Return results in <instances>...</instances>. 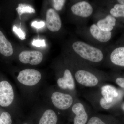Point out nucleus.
Here are the masks:
<instances>
[{
	"mask_svg": "<svg viewBox=\"0 0 124 124\" xmlns=\"http://www.w3.org/2000/svg\"><path fill=\"white\" fill-rule=\"evenodd\" d=\"M97 88L89 92L85 96L97 110H110L117 104L123 97L122 91L110 85H102Z\"/></svg>",
	"mask_w": 124,
	"mask_h": 124,
	"instance_id": "obj_1",
	"label": "nucleus"
},
{
	"mask_svg": "<svg viewBox=\"0 0 124 124\" xmlns=\"http://www.w3.org/2000/svg\"><path fill=\"white\" fill-rule=\"evenodd\" d=\"M73 74L75 82L84 87L97 88L106 81V76L83 65L77 64Z\"/></svg>",
	"mask_w": 124,
	"mask_h": 124,
	"instance_id": "obj_2",
	"label": "nucleus"
},
{
	"mask_svg": "<svg viewBox=\"0 0 124 124\" xmlns=\"http://www.w3.org/2000/svg\"><path fill=\"white\" fill-rule=\"evenodd\" d=\"M74 52L82 60L89 64H99L103 61L104 54L100 49L80 41L72 44Z\"/></svg>",
	"mask_w": 124,
	"mask_h": 124,
	"instance_id": "obj_3",
	"label": "nucleus"
},
{
	"mask_svg": "<svg viewBox=\"0 0 124 124\" xmlns=\"http://www.w3.org/2000/svg\"><path fill=\"white\" fill-rule=\"evenodd\" d=\"M70 94L56 91L51 96V100L54 106L56 108L64 111L70 108L76 100Z\"/></svg>",
	"mask_w": 124,
	"mask_h": 124,
	"instance_id": "obj_4",
	"label": "nucleus"
},
{
	"mask_svg": "<svg viewBox=\"0 0 124 124\" xmlns=\"http://www.w3.org/2000/svg\"><path fill=\"white\" fill-rule=\"evenodd\" d=\"M71 112L74 115L73 124H86L89 119L88 109L83 102L78 99L71 107Z\"/></svg>",
	"mask_w": 124,
	"mask_h": 124,
	"instance_id": "obj_5",
	"label": "nucleus"
},
{
	"mask_svg": "<svg viewBox=\"0 0 124 124\" xmlns=\"http://www.w3.org/2000/svg\"><path fill=\"white\" fill-rule=\"evenodd\" d=\"M41 75L40 72L32 69H27L20 71L17 77L19 82L27 86L36 85L41 79Z\"/></svg>",
	"mask_w": 124,
	"mask_h": 124,
	"instance_id": "obj_6",
	"label": "nucleus"
},
{
	"mask_svg": "<svg viewBox=\"0 0 124 124\" xmlns=\"http://www.w3.org/2000/svg\"><path fill=\"white\" fill-rule=\"evenodd\" d=\"M57 83L60 89L73 92L74 94L75 93V81L73 73L69 69L64 70L62 77L57 80Z\"/></svg>",
	"mask_w": 124,
	"mask_h": 124,
	"instance_id": "obj_7",
	"label": "nucleus"
},
{
	"mask_svg": "<svg viewBox=\"0 0 124 124\" xmlns=\"http://www.w3.org/2000/svg\"><path fill=\"white\" fill-rule=\"evenodd\" d=\"M14 97L13 87L6 81L0 82V106H9L13 102Z\"/></svg>",
	"mask_w": 124,
	"mask_h": 124,
	"instance_id": "obj_8",
	"label": "nucleus"
},
{
	"mask_svg": "<svg viewBox=\"0 0 124 124\" xmlns=\"http://www.w3.org/2000/svg\"><path fill=\"white\" fill-rule=\"evenodd\" d=\"M20 62L24 64L37 65L42 62L43 55L38 51H24L19 55Z\"/></svg>",
	"mask_w": 124,
	"mask_h": 124,
	"instance_id": "obj_9",
	"label": "nucleus"
},
{
	"mask_svg": "<svg viewBox=\"0 0 124 124\" xmlns=\"http://www.w3.org/2000/svg\"><path fill=\"white\" fill-rule=\"evenodd\" d=\"M71 10L73 14L80 17H89L92 14L93 8L89 2L80 1L73 4L71 7Z\"/></svg>",
	"mask_w": 124,
	"mask_h": 124,
	"instance_id": "obj_10",
	"label": "nucleus"
},
{
	"mask_svg": "<svg viewBox=\"0 0 124 124\" xmlns=\"http://www.w3.org/2000/svg\"><path fill=\"white\" fill-rule=\"evenodd\" d=\"M46 23L47 28L51 31H58L61 28L62 22L60 16L54 9L50 8L47 10Z\"/></svg>",
	"mask_w": 124,
	"mask_h": 124,
	"instance_id": "obj_11",
	"label": "nucleus"
},
{
	"mask_svg": "<svg viewBox=\"0 0 124 124\" xmlns=\"http://www.w3.org/2000/svg\"><path fill=\"white\" fill-rule=\"evenodd\" d=\"M89 31L91 36L100 42L106 43L109 41L111 38V32L102 31L95 24H93L90 26Z\"/></svg>",
	"mask_w": 124,
	"mask_h": 124,
	"instance_id": "obj_12",
	"label": "nucleus"
},
{
	"mask_svg": "<svg viewBox=\"0 0 124 124\" xmlns=\"http://www.w3.org/2000/svg\"><path fill=\"white\" fill-rule=\"evenodd\" d=\"M110 60L113 64L124 67V46L115 49L111 53Z\"/></svg>",
	"mask_w": 124,
	"mask_h": 124,
	"instance_id": "obj_13",
	"label": "nucleus"
},
{
	"mask_svg": "<svg viewBox=\"0 0 124 124\" xmlns=\"http://www.w3.org/2000/svg\"><path fill=\"white\" fill-rule=\"evenodd\" d=\"M13 52V48L11 43L0 31V53L6 57H9L12 55Z\"/></svg>",
	"mask_w": 124,
	"mask_h": 124,
	"instance_id": "obj_14",
	"label": "nucleus"
},
{
	"mask_svg": "<svg viewBox=\"0 0 124 124\" xmlns=\"http://www.w3.org/2000/svg\"><path fill=\"white\" fill-rule=\"evenodd\" d=\"M58 120L56 112L52 109H48L43 113L39 124H56Z\"/></svg>",
	"mask_w": 124,
	"mask_h": 124,
	"instance_id": "obj_15",
	"label": "nucleus"
},
{
	"mask_svg": "<svg viewBox=\"0 0 124 124\" xmlns=\"http://www.w3.org/2000/svg\"><path fill=\"white\" fill-rule=\"evenodd\" d=\"M111 15L115 18H124V6L120 4H116L110 10Z\"/></svg>",
	"mask_w": 124,
	"mask_h": 124,
	"instance_id": "obj_16",
	"label": "nucleus"
},
{
	"mask_svg": "<svg viewBox=\"0 0 124 124\" xmlns=\"http://www.w3.org/2000/svg\"><path fill=\"white\" fill-rule=\"evenodd\" d=\"M19 16L23 14L32 13H35V9L29 5L20 4L16 9Z\"/></svg>",
	"mask_w": 124,
	"mask_h": 124,
	"instance_id": "obj_17",
	"label": "nucleus"
},
{
	"mask_svg": "<svg viewBox=\"0 0 124 124\" xmlns=\"http://www.w3.org/2000/svg\"><path fill=\"white\" fill-rule=\"evenodd\" d=\"M97 25L102 31L106 32H111L113 27L108 22L105 18L99 20L97 22Z\"/></svg>",
	"mask_w": 124,
	"mask_h": 124,
	"instance_id": "obj_18",
	"label": "nucleus"
},
{
	"mask_svg": "<svg viewBox=\"0 0 124 124\" xmlns=\"http://www.w3.org/2000/svg\"><path fill=\"white\" fill-rule=\"evenodd\" d=\"M86 124H107L99 116L93 115L89 118Z\"/></svg>",
	"mask_w": 124,
	"mask_h": 124,
	"instance_id": "obj_19",
	"label": "nucleus"
},
{
	"mask_svg": "<svg viewBox=\"0 0 124 124\" xmlns=\"http://www.w3.org/2000/svg\"><path fill=\"white\" fill-rule=\"evenodd\" d=\"M0 120L4 124H11L12 120L10 114L7 112H4L1 113Z\"/></svg>",
	"mask_w": 124,
	"mask_h": 124,
	"instance_id": "obj_20",
	"label": "nucleus"
},
{
	"mask_svg": "<svg viewBox=\"0 0 124 124\" xmlns=\"http://www.w3.org/2000/svg\"><path fill=\"white\" fill-rule=\"evenodd\" d=\"M66 1L64 0H54L53 6L56 10L60 11L63 8Z\"/></svg>",
	"mask_w": 124,
	"mask_h": 124,
	"instance_id": "obj_21",
	"label": "nucleus"
},
{
	"mask_svg": "<svg viewBox=\"0 0 124 124\" xmlns=\"http://www.w3.org/2000/svg\"><path fill=\"white\" fill-rule=\"evenodd\" d=\"M13 30L14 32L19 37L20 39L24 40L26 39V33L23 32L20 28H18L16 26H14L13 27Z\"/></svg>",
	"mask_w": 124,
	"mask_h": 124,
	"instance_id": "obj_22",
	"label": "nucleus"
},
{
	"mask_svg": "<svg viewBox=\"0 0 124 124\" xmlns=\"http://www.w3.org/2000/svg\"><path fill=\"white\" fill-rule=\"evenodd\" d=\"M32 45L37 47H44L46 46L45 40L33 39Z\"/></svg>",
	"mask_w": 124,
	"mask_h": 124,
	"instance_id": "obj_23",
	"label": "nucleus"
},
{
	"mask_svg": "<svg viewBox=\"0 0 124 124\" xmlns=\"http://www.w3.org/2000/svg\"><path fill=\"white\" fill-rule=\"evenodd\" d=\"M105 18L108 21L109 23L111 24V26L113 27L115 26L116 19L115 17H113L110 14H109L107 15Z\"/></svg>",
	"mask_w": 124,
	"mask_h": 124,
	"instance_id": "obj_24",
	"label": "nucleus"
},
{
	"mask_svg": "<svg viewBox=\"0 0 124 124\" xmlns=\"http://www.w3.org/2000/svg\"><path fill=\"white\" fill-rule=\"evenodd\" d=\"M32 26L34 27L37 29L42 28L44 26L45 23L43 21L38 22L37 21H34L32 22L31 24Z\"/></svg>",
	"mask_w": 124,
	"mask_h": 124,
	"instance_id": "obj_25",
	"label": "nucleus"
},
{
	"mask_svg": "<svg viewBox=\"0 0 124 124\" xmlns=\"http://www.w3.org/2000/svg\"><path fill=\"white\" fill-rule=\"evenodd\" d=\"M116 83L124 89V78L118 77L116 79Z\"/></svg>",
	"mask_w": 124,
	"mask_h": 124,
	"instance_id": "obj_26",
	"label": "nucleus"
},
{
	"mask_svg": "<svg viewBox=\"0 0 124 124\" xmlns=\"http://www.w3.org/2000/svg\"><path fill=\"white\" fill-rule=\"evenodd\" d=\"M119 4L124 6V0H118L117 1Z\"/></svg>",
	"mask_w": 124,
	"mask_h": 124,
	"instance_id": "obj_27",
	"label": "nucleus"
},
{
	"mask_svg": "<svg viewBox=\"0 0 124 124\" xmlns=\"http://www.w3.org/2000/svg\"><path fill=\"white\" fill-rule=\"evenodd\" d=\"M122 110H124V104H122Z\"/></svg>",
	"mask_w": 124,
	"mask_h": 124,
	"instance_id": "obj_28",
	"label": "nucleus"
},
{
	"mask_svg": "<svg viewBox=\"0 0 124 124\" xmlns=\"http://www.w3.org/2000/svg\"><path fill=\"white\" fill-rule=\"evenodd\" d=\"M0 124H4L2 122L1 120H0Z\"/></svg>",
	"mask_w": 124,
	"mask_h": 124,
	"instance_id": "obj_29",
	"label": "nucleus"
},
{
	"mask_svg": "<svg viewBox=\"0 0 124 124\" xmlns=\"http://www.w3.org/2000/svg\"><path fill=\"white\" fill-rule=\"evenodd\" d=\"M26 124V123H25V124Z\"/></svg>",
	"mask_w": 124,
	"mask_h": 124,
	"instance_id": "obj_30",
	"label": "nucleus"
}]
</instances>
